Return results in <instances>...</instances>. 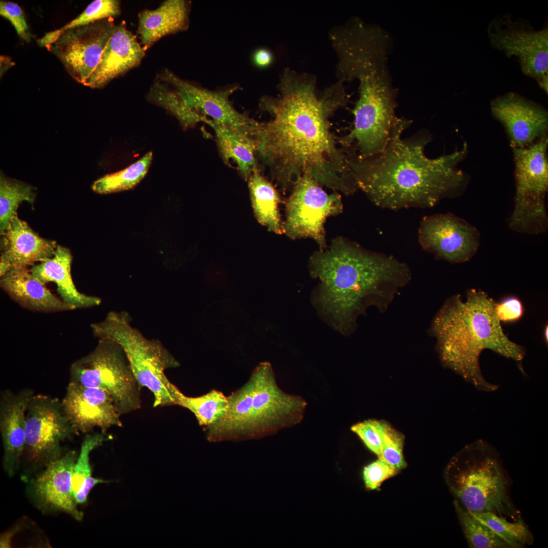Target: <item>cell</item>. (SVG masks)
<instances>
[{"label":"cell","mask_w":548,"mask_h":548,"mask_svg":"<svg viewBox=\"0 0 548 548\" xmlns=\"http://www.w3.org/2000/svg\"><path fill=\"white\" fill-rule=\"evenodd\" d=\"M278 90L277 96L264 95L259 100V109L270 119L261 122L258 164L283 193L291 191L306 175L321 186L353 194L358 189L330 121L349 100L343 82L339 80L319 93L312 75L287 68Z\"/></svg>","instance_id":"cell-1"},{"label":"cell","mask_w":548,"mask_h":548,"mask_svg":"<svg viewBox=\"0 0 548 548\" xmlns=\"http://www.w3.org/2000/svg\"><path fill=\"white\" fill-rule=\"evenodd\" d=\"M411 123L398 117L385 148L376 155L361 158L346 153L358 189L379 207L431 208L443 198L461 195L469 182L467 174L458 167L467 154L466 144L449 154L429 158L425 153L431 141L428 133L401 138Z\"/></svg>","instance_id":"cell-2"},{"label":"cell","mask_w":548,"mask_h":548,"mask_svg":"<svg viewBox=\"0 0 548 548\" xmlns=\"http://www.w3.org/2000/svg\"><path fill=\"white\" fill-rule=\"evenodd\" d=\"M309 270L319 282L313 304L324 321L345 335L354 332L357 319L369 307L386 311L412 279L406 263L341 236L313 253Z\"/></svg>","instance_id":"cell-3"},{"label":"cell","mask_w":548,"mask_h":548,"mask_svg":"<svg viewBox=\"0 0 548 548\" xmlns=\"http://www.w3.org/2000/svg\"><path fill=\"white\" fill-rule=\"evenodd\" d=\"M496 302L485 292L471 289L467 299L460 295L449 298L435 316L429 333L437 339L436 349L442 364L461 375L477 390L491 392L498 386L486 380L479 358L490 349L521 362L525 349L504 333L495 312Z\"/></svg>","instance_id":"cell-4"},{"label":"cell","mask_w":548,"mask_h":548,"mask_svg":"<svg viewBox=\"0 0 548 548\" xmlns=\"http://www.w3.org/2000/svg\"><path fill=\"white\" fill-rule=\"evenodd\" d=\"M387 60L384 50L367 48L351 54L341 66L344 81L358 80L359 97L353 110V127L339 142L344 150L361 158L384 150L398 118L395 114L397 91Z\"/></svg>","instance_id":"cell-5"},{"label":"cell","mask_w":548,"mask_h":548,"mask_svg":"<svg viewBox=\"0 0 548 548\" xmlns=\"http://www.w3.org/2000/svg\"><path fill=\"white\" fill-rule=\"evenodd\" d=\"M444 478L455 500L469 511L516 515L498 453L486 441L468 444L454 456Z\"/></svg>","instance_id":"cell-6"},{"label":"cell","mask_w":548,"mask_h":548,"mask_svg":"<svg viewBox=\"0 0 548 548\" xmlns=\"http://www.w3.org/2000/svg\"><path fill=\"white\" fill-rule=\"evenodd\" d=\"M91 328L95 337L112 340L122 348L140 386L146 387L154 395V407L175 405V385L165 370L180 364L159 341L148 339L132 327L125 312H110Z\"/></svg>","instance_id":"cell-7"},{"label":"cell","mask_w":548,"mask_h":548,"mask_svg":"<svg viewBox=\"0 0 548 548\" xmlns=\"http://www.w3.org/2000/svg\"><path fill=\"white\" fill-rule=\"evenodd\" d=\"M547 146L545 136L527 146L512 149L516 192L508 226L513 231L537 234L547 230Z\"/></svg>","instance_id":"cell-8"},{"label":"cell","mask_w":548,"mask_h":548,"mask_svg":"<svg viewBox=\"0 0 548 548\" xmlns=\"http://www.w3.org/2000/svg\"><path fill=\"white\" fill-rule=\"evenodd\" d=\"M77 434L63 411L61 401L43 394L30 399L25 414L22 478L28 481L64 454L61 443Z\"/></svg>","instance_id":"cell-9"},{"label":"cell","mask_w":548,"mask_h":548,"mask_svg":"<svg viewBox=\"0 0 548 548\" xmlns=\"http://www.w3.org/2000/svg\"><path fill=\"white\" fill-rule=\"evenodd\" d=\"M70 382L107 391L121 415L141 407V387L123 349L112 340L99 339L92 351L75 361Z\"/></svg>","instance_id":"cell-10"},{"label":"cell","mask_w":548,"mask_h":548,"mask_svg":"<svg viewBox=\"0 0 548 548\" xmlns=\"http://www.w3.org/2000/svg\"><path fill=\"white\" fill-rule=\"evenodd\" d=\"M492 46L517 58L521 71L548 93V26L536 30L529 21L511 14H500L489 23Z\"/></svg>","instance_id":"cell-11"},{"label":"cell","mask_w":548,"mask_h":548,"mask_svg":"<svg viewBox=\"0 0 548 548\" xmlns=\"http://www.w3.org/2000/svg\"><path fill=\"white\" fill-rule=\"evenodd\" d=\"M250 378L253 390L249 438L271 434L301 422L307 405L306 401L280 388L269 362L260 363Z\"/></svg>","instance_id":"cell-12"},{"label":"cell","mask_w":548,"mask_h":548,"mask_svg":"<svg viewBox=\"0 0 548 548\" xmlns=\"http://www.w3.org/2000/svg\"><path fill=\"white\" fill-rule=\"evenodd\" d=\"M286 204L283 231L293 239L310 238L320 247L326 245L324 224L327 218L342 211L341 195L328 194L307 175L302 176L294 185Z\"/></svg>","instance_id":"cell-13"},{"label":"cell","mask_w":548,"mask_h":548,"mask_svg":"<svg viewBox=\"0 0 548 548\" xmlns=\"http://www.w3.org/2000/svg\"><path fill=\"white\" fill-rule=\"evenodd\" d=\"M113 17L64 31L47 49L83 84L97 66L116 26Z\"/></svg>","instance_id":"cell-14"},{"label":"cell","mask_w":548,"mask_h":548,"mask_svg":"<svg viewBox=\"0 0 548 548\" xmlns=\"http://www.w3.org/2000/svg\"><path fill=\"white\" fill-rule=\"evenodd\" d=\"M162 79L169 84L191 109L256 141L261 122L252 119L247 113L237 111L229 98L239 88L238 85L211 90L185 81L168 70L163 72Z\"/></svg>","instance_id":"cell-15"},{"label":"cell","mask_w":548,"mask_h":548,"mask_svg":"<svg viewBox=\"0 0 548 548\" xmlns=\"http://www.w3.org/2000/svg\"><path fill=\"white\" fill-rule=\"evenodd\" d=\"M418 241L425 251L453 263L471 259L481 243L476 227L451 213L425 216L419 225Z\"/></svg>","instance_id":"cell-16"},{"label":"cell","mask_w":548,"mask_h":548,"mask_svg":"<svg viewBox=\"0 0 548 548\" xmlns=\"http://www.w3.org/2000/svg\"><path fill=\"white\" fill-rule=\"evenodd\" d=\"M63 411L77 435L121 427V415L111 394L102 389L70 382L61 401Z\"/></svg>","instance_id":"cell-17"},{"label":"cell","mask_w":548,"mask_h":548,"mask_svg":"<svg viewBox=\"0 0 548 548\" xmlns=\"http://www.w3.org/2000/svg\"><path fill=\"white\" fill-rule=\"evenodd\" d=\"M490 107L493 116L504 127L512 149L547 136L548 113L540 105L511 92L493 99Z\"/></svg>","instance_id":"cell-18"},{"label":"cell","mask_w":548,"mask_h":548,"mask_svg":"<svg viewBox=\"0 0 548 548\" xmlns=\"http://www.w3.org/2000/svg\"><path fill=\"white\" fill-rule=\"evenodd\" d=\"M77 457L75 451H68L28 481L29 493L40 509L61 511L77 521L82 519L83 513L78 509L72 493V474Z\"/></svg>","instance_id":"cell-19"},{"label":"cell","mask_w":548,"mask_h":548,"mask_svg":"<svg viewBox=\"0 0 548 548\" xmlns=\"http://www.w3.org/2000/svg\"><path fill=\"white\" fill-rule=\"evenodd\" d=\"M34 395L30 388L17 393L9 390L0 395V432L4 455L3 466L8 475L13 476L19 469L25 442V414Z\"/></svg>","instance_id":"cell-20"},{"label":"cell","mask_w":548,"mask_h":548,"mask_svg":"<svg viewBox=\"0 0 548 548\" xmlns=\"http://www.w3.org/2000/svg\"><path fill=\"white\" fill-rule=\"evenodd\" d=\"M1 239L0 276L13 267H27L52 257L55 241L41 237L26 222L15 217Z\"/></svg>","instance_id":"cell-21"},{"label":"cell","mask_w":548,"mask_h":548,"mask_svg":"<svg viewBox=\"0 0 548 548\" xmlns=\"http://www.w3.org/2000/svg\"><path fill=\"white\" fill-rule=\"evenodd\" d=\"M145 49L124 22L116 26L93 72L83 84L100 88L114 78L138 66L145 55Z\"/></svg>","instance_id":"cell-22"},{"label":"cell","mask_w":548,"mask_h":548,"mask_svg":"<svg viewBox=\"0 0 548 548\" xmlns=\"http://www.w3.org/2000/svg\"><path fill=\"white\" fill-rule=\"evenodd\" d=\"M1 288L21 307L42 313L75 309L52 294L27 267H13L1 277Z\"/></svg>","instance_id":"cell-23"},{"label":"cell","mask_w":548,"mask_h":548,"mask_svg":"<svg viewBox=\"0 0 548 548\" xmlns=\"http://www.w3.org/2000/svg\"><path fill=\"white\" fill-rule=\"evenodd\" d=\"M72 256L66 248L57 245L54 255L32 265L30 271L44 284L53 282L61 299L75 309L98 305L101 299L79 292L72 277Z\"/></svg>","instance_id":"cell-24"},{"label":"cell","mask_w":548,"mask_h":548,"mask_svg":"<svg viewBox=\"0 0 548 548\" xmlns=\"http://www.w3.org/2000/svg\"><path fill=\"white\" fill-rule=\"evenodd\" d=\"M190 4L184 0H167L156 9L142 12L139 15L138 32L143 48L150 47L164 36L186 30Z\"/></svg>","instance_id":"cell-25"},{"label":"cell","mask_w":548,"mask_h":548,"mask_svg":"<svg viewBox=\"0 0 548 548\" xmlns=\"http://www.w3.org/2000/svg\"><path fill=\"white\" fill-rule=\"evenodd\" d=\"M253 383L249 380L229 396L224 414L213 424L204 427L211 441L249 438Z\"/></svg>","instance_id":"cell-26"},{"label":"cell","mask_w":548,"mask_h":548,"mask_svg":"<svg viewBox=\"0 0 548 548\" xmlns=\"http://www.w3.org/2000/svg\"><path fill=\"white\" fill-rule=\"evenodd\" d=\"M205 123L215 132L220 155L227 165L235 163L242 177L248 180L253 172L259 168L256 158L255 139L208 118Z\"/></svg>","instance_id":"cell-27"},{"label":"cell","mask_w":548,"mask_h":548,"mask_svg":"<svg viewBox=\"0 0 548 548\" xmlns=\"http://www.w3.org/2000/svg\"><path fill=\"white\" fill-rule=\"evenodd\" d=\"M252 206L256 219L269 231L282 234V223L279 211L281 202L275 186L256 168L248 179Z\"/></svg>","instance_id":"cell-28"},{"label":"cell","mask_w":548,"mask_h":548,"mask_svg":"<svg viewBox=\"0 0 548 548\" xmlns=\"http://www.w3.org/2000/svg\"><path fill=\"white\" fill-rule=\"evenodd\" d=\"M173 394L175 404L191 411L198 424L203 427L218 420L226 410L229 403L228 396L216 389H212L200 396L190 397L184 395L175 386Z\"/></svg>","instance_id":"cell-29"},{"label":"cell","mask_w":548,"mask_h":548,"mask_svg":"<svg viewBox=\"0 0 548 548\" xmlns=\"http://www.w3.org/2000/svg\"><path fill=\"white\" fill-rule=\"evenodd\" d=\"M36 197L35 188L26 183L0 176V232L4 233L17 215L19 204L27 201L33 204Z\"/></svg>","instance_id":"cell-30"},{"label":"cell","mask_w":548,"mask_h":548,"mask_svg":"<svg viewBox=\"0 0 548 548\" xmlns=\"http://www.w3.org/2000/svg\"><path fill=\"white\" fill-rule=\"evenodd\" d=\"M151 102L165 109L175 116L184 129L194 127L197 123H205L208 118L189 108L173 89L166 85L155 82L147 95Z\"/></svg>","instance_id":"cell-31"},{"label":"cell","mask_w":548,"mask_h":548,"mask_svg":"<svg viewBox=\"0 0 548 548\" xmlns=\"http://www.w3.org/2000/svg\"><path fill=\"white\" fill-rule=\"evenodd\" d=\"M153 158L152 152L124 169L107 175L95 181L92 190L99 194H109L129 190L146 175Z\"/></svg>","instance_id":"cell-32"},{"label":"cell","mask_w":548,"mask_h":548,"mask_svg":"<svg viewBox=\"0 0 548 548\" xmlns=\"http://www.w3.org/2000/svg\"><path fill=\"white\" fill-rule=\"evenodd\" d=\"M469 512L491 529L510 548L522 547L526 545H530L533 542L531 533L520 519L510 522L505 518L491 512Z\"/></svg>","instance_id":"cell-33"},{"label":"cell","mask_w":548,"mask_h":548,"mask_svg":"<svg viewBox=\"0 0 548 548\" xmlns=\"http://www.w3.org/2000/svg\"><path fill=\"white\" fill-rule=\"evenodd\" d=\"M454 505L470 547L510 548L491 529L472 516L456 500Z\"/></svg>","instance_id":"cell-34"},{"label":"cell","mask_w":548,"mask_h":548,"mask_svg":"<svg viewBox=\"0 0 548 548\" xmlns=\"http://www.w3.org/2000/svg\"><path fill=\"white\" fill-rule=\"evenodd\" d=\"M107 439L105 434L102 433L88 435L84 439L73 471L72 493L74 497L83 483L92 477L89 461L90 453Z\"/></svg>","instance_id":"cell-35"},{"label":"cell","mask_w":548,"mask_h":548,"mask_svg":"<svg viewBox=\"0 0 548 548\" xmlns=\"http://www.w3.org/2000/svg\"><path fill=\"white\" fill-rule=\"evenodd\" d=\"M382 457L399 470L406 466L403 455V436L383 422L381 430Z\"/></svg>","instance_id":"cell-36"},{"label":"cell","mask_w":548,"mask_h":548,"mask_svg":"<svg viewBox=\"0 0 548 548\" xmlns=\"http://www.w3.org/2000/svg\"><path fill=\"white\" fill-rule=\"evenodd\" d=\"M383 421L369 419L357 423L351 430L362 440L366 447L378 457H382L381 430Z\"/></svg>","instance_id":"cell-37"},{"label":"cell","mask_w":548,"mask_h":548,"mask_svg":"<svg viewBox=\"0 0 548 548\" xmlns=\"http://www.w3.org/2000/svg\"><path fill=\"white\" fill-rule=\"evenodd\" d=\"M399 470L393 467L382 457L364 467L363 478L367 489L379 488L385 480L396 475Z\"/></svg>","instance_id":"cell-38"},{"label":"cell","mask_w":548,"mask_h":548,"mask_svg":"<svg viewBox=\"0 0 548 548\" xmlns=\"http://www.w3.org/2000/svg\"><path fill=\"white\" fill-rule=\"evenodd\" d=\"M0 15L10 21L17 34L22 39L27 42L30 41V34L23 11L17 4L11 2L1 1Z\"/></svg>","instance_id":"cell-39"},{"label":"cell","mask_w":548,"mask_h":548,"mask_svg":"<svg viewBox=\"0 0 548 548\" xmlns=\"http://www.w3.org/2000/svg\"><path fill=\"white\" fill-rule=\"evenodd\" d=\"M495 312L500 322L517 321L523 315V305L517 298L508 297L499 303L496 302Z\"/></svg>","instance_id":"cell-40"},{"label":"cell","mask_w":548,"mask_h":548,"mask_svg":"<svg viewBox=\"0 0 548 548\" xmlns=\"http://www.w3.org/2000/svg\"><path fill=\"white\" fill-rule=\"evenodd\" d=\"M107 482L108 481L93 477L84 482L74 496L76 503L78 504L85 503L90 491L96 485Z\"/></svg>","instance_id":"cell-41"},{"label":"cell","mask_w":548,"mask_h":548,"mask_svg":"<svg viewBox=\"0 0 548 548\" xmlns=\"http://www.w3.org/2000/svg\"><path fill=\"white\" fill-rule=\"evenodd\" d=\"M272 55L268 50L260 49L257 50L253 56L255 64L261 67L268 66L272 61Z\"/></svg>","instance_id":"cell-42"},{"label":"cell","mask_w":548,"mask_h":548,"mask_svg":"<svg viewBox=\"0 0 548 548\" xmlns=\"http://www.w3.org/2000/svg\"><path fill=\"white\" fill-rule=\"evenodd\" d=\"M19 529V527L15 526L10 531L1 535V547H10L11 545V540L14 534Z\"/></svg>","instance_id":"cell-43"},{"label":"cell","mask_w":548,"mask_h":548,"mask_svg":"<svg viewBox=\"0 0 548 548\" xmlns=\"http://www.w3.org/2000/svg\"><path fill=\"white\" fill-rule=\"evenodd\" d=\"M544 337H545V340H546V342H547V326H546V327L545 328Z\"/></svg>","instance_id":"cell-44"}]
</instances>
